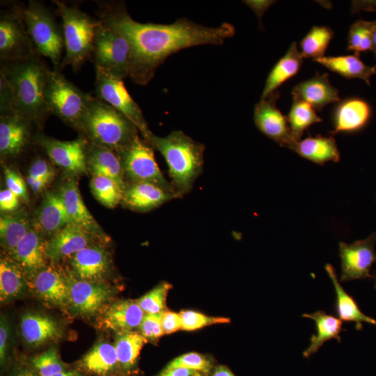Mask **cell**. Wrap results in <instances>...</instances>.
I'll return each mask as SVG.
<instances>
[{"instance_id": "5", "label": "cell", "mask_w": 376, "mask_h": 376, "mask_svg": "<svg viewBox=\"0 0 376 376\" xmlns=\"http://www.w3.org/2000/svg\"><path fill=\"white\" fill-rule=\"evenodd\" d=\"M62 21L65 56L60 70L67 65L77 71L91 58L98 21L93 20L77 6L54 1Z\"/></svg>"}, {"instance_id": "33", "label": "cell", "mask_w": 376, "mask_h": 376, "mask_svg": "<svg viewBox=\"0 0 376 376\" xmlns=\"http://www.w3.org/2000/svg\"><path fill=\"white\" fill-rule=\"evenodd\" d=\"M303 318L312 319L315 322L316 333L310 338L308 347L303 352V357L308 358L316 353L324 343L331 339L341 341L340 334L343 329V322L324 311H318L312 313H304Z\"/></svg>"}, {"instance_id": "9", "label": "cell", "mask_w": 376, "mask_h": 376, "mask_svg": "<svg viewBox=\"0 0 376 376\" xmlns=\"http://www.w3.org/2000/svg\"><path fill=\"white\" fill-rule=\"evenodd\" d=\"M153 147L136 136L132 143L118 152L125 178L131 182L156 185L177 198L171 182L162 173L155 159Z\"/></svg>"}, {"instance_id": "52", "label": "cell", "mask_w": 376, "mask_h": 376, "mask_svg": "<svg viewBox=\"0 0 376 376\" xmlns=\"http://www.w3.org/2000/svg\"><path fill=\"white\" fill-rule=\"evenodd\" d=\"M245 3L249 6L256 14L259 19L267 8L274 2L273 1H245Z\"/></svg>"}, {"instance_id": "10", "label": "cell", "mask_w": 376, "mask_h": 376, "mask_svg": "<svg viewBox=\"0 0 376 376\" xmlns=\"http://www.w3.org/2000/svg\"><path fill=\"white\" fill-rule=\"evenodd\" d=\"M95 87L97 97L124 115L141 133L143 139L151 145L152 133L140 107L126 89L123 79L95 68Z\"/></svg>"}, {"instance_id": "25", "label": "cell", "mask_w": 376, "mask_h": 376, "mask_svg": "<svg viewBox=\"0 0 376 376\" xmlns=\"http://www.w3.org/2000/svg\"><path fill=\"white\" fill-rule=\"evenodd\" d=\"M293 98L309 104L315 111H320L331 103L338 102V90L329 80L327 73L316 75L311 79L303 81L292 90Z\"/></svg>"}, {"instance_id": "20", "label": "cell", "mask_w": 376, "mask_h": 376, "mask_svg": "<svg viewBox=\"0 0 376 376\" xmlns=\"http://www.w3.org/2000/svg\"><path fill=\"white\" fill-rule=\"evenodd\" d=\"M38 224H33L22 240L10 255L22 267L27 281L46 267L47 241Z\"/></svg>"}, {"instance_id": "45", "label": "cell", "mask_w": 376, "mask_h": 376, "mask_svg": "<svg viewBox=\"0 0 376 376\" xmlns=\"http://www.w3.org/2000/svg\"><path fill=\"white\" fill-rule=\"evenodd\" d=\"M179 313L182 319V329L185 331H194L212 324L230 322L228 318L208 316L194 311H182Z\"/></svg>"}, {"instance_id": "43", "label": "cell", "mask_w": 376, "mask_h": 376, "mask_svg": "<svg viewBox=\"0 0 376 376\" xmlns=\"http://www.w3.org/2000/svg\"><path fill=\"white\" fill-rule=\"evenodd\" d=\"M171 285L167 282L157 284L136 299L145 314H161L166 311V301Z\"/></svg>"}, {"instance_id": "49", "label": "cell", "mask_w": 376, "mask_h": 376, "mask_svg": "<svg viewBox=\"0 0 376 376\" xmlns=\"http://www.w3.org/2000/svg\"><path fill=\"white\" fill-rule=\"evenodd\" d=\"M54 176V171L52 166L44 159L37 158L31 164L28 177L34 179H49Z\"/></svg>"}, {"instance_id": "22", "label": "cell", "mask_w": 376, "mask_h": 376, "mask_svg": "<svg viewBox=\"0 0 376 376\" xmlns=\"http://www.w3.org/2000/svg\"><path fill=\"white\" fill-rule=\"evenodd\" d=\"M32 120L15 113L0 116V153L4 158L15 157L29 143Z\"/></svg>"}, {"instance_id": "14", "label": "cell", "mask_w": 376, "mask_h": 376, "mask_svg": "<svg viewBox=\"0 0 376 376\" xmlns=\"http://www.w3.org/2000/svg\"><path fill=\"white\" fill-rule=\"evenodd\" d=\"M37 143L54 164L68 173L81 174L87 170L88 141L84 136L72 141H61L40 134Z\"/></svg>"}, {"instance_id": "57", "label": "cell", "mask_w": 376, "mask_h": 376, "mask_svg": "<svg viewBox=\"0 0 376 376\" xmlns=\"http://www.w3.org/2000/svg\"><path fill=\"white\" fill-rule=\"evenodd\" d=\"M201 376L205 375L202 374ZM211 376H235V375L228 367L219 365L216 367Z\"/></svg>"}, {"instance_id": "47", "label": "cell", "mask_w": 376, "mask_h": 376, "mask_svg": "<svg viewBox=\"0 0 376 376\" xmlns=\"http://www.w3.org/2000/svg\"><path fill=\"white\" fill-rule=\"evenodd\" d=\"M161 314H145L139 327V332L148 340H155L164 334Z\"/></svg>"}, {"instance_id": "23", "label": "cell", "mask_w": 376, "mask_h": 376, "mask_svg": "<svg viewBox=\"0 0 376 376\" xmlns=\"http://www.w3.org/2000/svg\"><path fill=\"white\" fill-rule=\"evenodd\" d=\"M100 315V324L115 333L136 331L145 315L136 300L119 299L111 302Z\"/></svg>"}, {"instance_id": "41", "label": "cell", "mask_w": 376, "mask_h": 376, "mask_svg": "<svg viewBox=\"0 0 376 376\" xmlns=\"http://www.w3.org/2000/svg\"><path fill=\"white\" fill-rule=\"evenodd\" d=\"M28 364L39 376H53L70 368L68 364L61 360L55 346H51L45 351L31 357Z\"/></svg>"}, {"instance_id": "35", "label": "cell", "mask_w": 376, "mask_h": 376, "mask_svg": "<svg viewBox=\"0 0 376 376\" xmlns=\"http://www.w3.org/2000/svg\"><path fill=\"white\" fill-rule=\"evenodd\" d=\"M148 342L137 331L116 333L113 345L123 375L127 376L134 372L140 352Z\"/></svg>"}, {"instance_id": "46", "label": "cell", "mask_w": 376, "mask_h": 376, "mask_svg": "<svg viewBox=\"0 0 376 376\" xmlns=\"http://www.w3.org/2000/svg\"><path fill=\"white\" fill-rule=\"evenodd\" d=\"M12 327L9 320L4 314L0 318V364L5 368L11 359Z\"/></svg>"}, {"instance_id": "27", "label": "cell", "mask_w": 376, "mask_h": 376, "mask_svg": "<svg viewBox=\"0 0 376 376\" xmlns=\"http://www.w3.org/2000/svg\"><path fill=\"white\" fill-rule=\"evenodd\" d=\"M87 166L93 175L108 177L123 189L127 183L121 159L118 152L109 148L88 142L87 148Z\"/></svg>"}, {"instance_id": "1", "label": "cell", "mask_w": 376, "mask_h": 376, "mask_svg": "<svg viewBox=\"0 0 376 376\" xmlns=\"http://www.w3.org/2000/svg\"><path fill=\"white\" fill-rule=\"evenodd\" d=\"M99 19L123 34L132 48L129 76L140 85L152 78L157 68L166 58L181 49L201 45H220L235 33L231 24L216 27L197 24L180 18L170 24L140 23L120 3H103Z\"/></svg>"}, {"instance_id": "59", "label": "cell", "mask_w": 376, "mask_h": 376, "mask_svg": "<svg viewBox=\"0 0 376 376\" xmlns=\"http://www.w3.org/2000/svg\"><path fill=\"white\" fill-rule=\"evenodd\" d=\"M371 25V33L373 40V52L375 54L376 58V20L370 21Z\"/></svg>"}, {"instance_id": "58", "label": "cell", "mask_w": 376, "mask_h": 376, "mask_svg": "<svg viewBox=\"0 0 376 376\" xmlns=\"http://www.w3.org/2000/svg\"><path fill=\"white\" fill-rule=\"evenodd\" d=\"M53 376H86V375L78 368H70Z\"/></svg>"}, {"instance_id": "3", "label": "cell", "mask_w": 376, "mask_h": 376, "mask_svg": "<svg viewBox=\"0 0 376 376\" xmlns=\"http://www.w3.org/2000/svg\"><path fill=\"white\" fill-rule=\"evenodd\" d=\"M151 145L164 157L177 198H182L190 191L203 171L204 145L180 130L164 137L152 134Z\"/></svg>"}, {"instance_id": "13", "label": "cell", "mask_w": 376, "mask_h": 376, "mask_svg": "<svg viewBox=\"0 0 376 376\" xmlns=\"http://www.w3.org/2000/svg\"><path fill=\"white\" fill-rule=\"evenodd\" d=\"M376 233L352 244L338 243L341 274L340 282L372 278L370 269L376 261Z\"/></svg>"}, {"instance_id": "31", "label": "cell", "mask_w": 376, "mask_h": 376, "mask_svg": "<svg viewBox=\"0 0 376 376\" xmlns=\"http://www.w3.org/2000/svg\"><path fill=\"white\" fill-rule=\"evenodd\" d=\"M304 56L299 51L296 42H292L283 56L274 65L269 72L262 93L263 100L276 92L286 81L295 76L299 71Z\"/></svg>"}, {"instance_id": "56", "label": "cell", "mask_w": 376, "mask_h": 376, "mask_svg": "<svg viewBox=\"0 0 376 376\" xmlns=\"http://www.w3.org/2000/svg\"><path fill=\"white\" fill-rule=\"evenodd\" d=\"M50 181L49 179H34L27 177V183L34 193L42 191Z\"/></svg>"}, {"instance_id": "19", "label": "cell", "mask_w": 376, "mask_h": 376, "mask_svg": "<svg viewBox=\"0 0 376 376\" xmlns=\"http://www.w3.org/2000/svg\"><path fill=\"white\" fill-rule=\"evenodd\" d=\"M19 328L24 344L38 348L55 342L63 336L61 323L54 317L41 312L28 311L22 315Z\"/></svg>"}, {"instance_id": "17", "label": "cell", "mask_w": 376, "mask_h": 376, "mask_svg": "<svg viewBox=\"0 0 376 376\" xmlns=\"http://www.w3.org/2000/svg\"><path fill=\"white\" fill-rule=\"evenodd\" d=\"M70 272L74 278L86 281H106L111 273L110 253L102 245L89 246L70 258Z\"/></svg>"}, {"instance_id": "7", "label": "cell", "mask_w": 376, "mask_h": 376, "mask_svg": "<svg viewBox=\"0 0 376 376\" xmlns=\"http://www.w3.org/2000/svg\"><path fill=\"white\" fill-rule=\"evenodd\" d=\"M91 97L67 79L61 70H51L45 88V100L50 114L77 130Z\"/></svg>"}, {"instance_id": "30", "label": "cell", "mask_w": 376, "mask_h": 376, "mask_svg": "<svg viewBox=\"0 0 376 376\" xmlns=\"http://www.w3.org/2000/svg\"><path fill=\"white\" fill-rule=\"evenodd\" d=\"M29 290L20 265L8 253L0 259V300L8 303L21 298Z\"/></svg>"}, {"instance_id": "38", "label": "cell", "mask_w": 376, "mask_h": 376, "mask_svg": "<svg viewBox=\"0 0 376 376\" xmlns=\"http://www.w3.org/2000/svg\"><path fill=\"white\" fill-rule=\"evenodd\" d=\"M293 138L299 141L306 130L311 125L323 120L307 102L293 98L290 109L286 116Z\"/></svg>"}, {"instance_id": "48", "label": "cell", "mask_w": 376, "mask_h": 376, "mask_svg": "<svg viewBox=\"0 0 376 376\" xmlns=\"http://www.w3.org/2000/svg\"><path fill=\"white\" fill-rule=\"evenodd\" d=\"M4 176L7 189L15 194L19 198L27 201L28 192L22 178L9 167L4 168Z\"/></svg>"}, {"instance_id": "62", "label": "cell", "mask_w": 376, "mask_h": 376, "mask_svg": "<svg viewBox=\"0 0 376 376\" xmlns=\"http://www.w3.org/2000/svg\"><path fill=\"white\" fill-rule=\"evenodd\" d=\"M119 376H125V375H119Z\"/></svg>"}, {"instance_id": "36", "label": "cell", "mask_w": 376, "mask_h": 376, "mask_svg": "<svg viewBox=\"0 0 376 376\" xmlns=\"http://www.w3.org/2000/svg\"><path fill=\"white\" fill-rule=\"evenodd\" d=\"M70 223L63 201L59 194H45L38 213V224L48 235H54Z\"/></svg>"}, {"instance_id": "50", "label": "cell", "mask_w": 376, "mask_h": 376, "mask_svg": "<svg viewBox=\"0 0 376 376\" xmlns=\"http://www.w3.org/2000/svg\"><path fill=\"white\" fill-rule=\"evenodd\" d=\"M161 318L164 334H170L182 329V319L180 313L166 310L162 313Z\"/></svg>"}, {"instance_id": "11", "label": "cell", "mask_w": 376, "mask_h": 376, "mask_svg": "<svg viewBox=\"0 0 376 376\" xmlns=\"http://www.w3.org/2000/svg\"><path fill=\"white\" fill-rule=\"evenodd\" d=\"M69 301L67 311L76 317L91 318L100 315L117 292V288L106 281H86L68 274Z\"/></svg>"}, {"instance_id": "37", "label": "cell", "mask_w": 376, "mask_h": 376, "mask_svg": "<svg viewBox=\"0 0 376 376\" xmlns=\"http://www.w3.org/2000/svg\"><path fill=\"white\" fill-rule=\"evenodd\" d=\"M31 226L26 214L24 212L1 216V245L8 255L13 253Z\"/></svg>"}, {"instance_id": "53", "label": "cell", "mask_w": 376, "mask_h": 376, "mask_svg": "<svg viewBox=\"0 0 376 376\" xmlns=\"http://www.w3.org/2000/svg\"><path fill=\"white\" fill-rule=\"evenodd\" d=\"M198 373L185 368H164L157 376H196Z\"/></svg>"}, {"instance_id": "29", "label": "cell", "mask_w": 376, "mask_h": 376, "mask_svg": "<svg viewBox=\"0 0 376 376\" xmlns=\"http://www.w3.org/2000/svg\"><path fill=\"white\" fill-rule=\"evenodd\" d=\"M324 268L335 288L334 311L338 318L342 322L355 323L357 330L362 329L364 322L376 324V320L363 313L355 299L343 289L334 267L327 263Z\"/></svg>"}, {"instance_id": "16", "label": "cell", "mask_w": 376, "mask_h": 376, "mask_svg": "<svg viewBox=\"0 0 376 376\" xmlns=\"http://www.w3.org/2000/svg\"><path fill=\"white\" fill-rule=\"evenodd\" d=\"M28 283L29 290L47 306L67 310L69 301L67 275L55 265L45 267Z\"/></svg>"}, {"instance_id": "2", "label": "cell", "mask_w": 376, "mask_h": 376, "mask_svg": "<svg viewBox=\"0 0 376 376\" xmlns=\"http://www.w3.org/2000/svg\"><path fill=\"white\" fill-rule=\"evenodd\" d=\"M51 70L41 56L15 61H1L0 75L8 84L13 112L40 127L50 115L45 100V88Z\"/></svg>"}, {"instance_id": "61", "label": "cell", "mask_w": 376, "mask_h": 376, "mask_svg": "<svg viewBox=\"0 0 376 376\" xmlns=\"http://www.w3.org/2000/svg\"><path fill=\"white\" fill-rule=\"evenodd\" d=\"M375 288H376V277H375Z\"/></svg>"}, {"instance_id": "6", "label": "cell", "mask_w": 376, "mask_h": 376, "mask_svg": "<svg viewBox=\"0 0 376 376\" xmlns=\"http://www.w3.org/2000/svg\"><path fill=\"white\" fill-rule=\"evenodd\" d=\"M23 17L35 52L48 58L60 70L64 47L62 26L52 11L40 1L31 0L23 6Z\"/></svg>"}, {"instance_id": "40", "label": "cell", "mask_w": 376, "mask_h": 376, "mask_svg": "<svg viewBox=\"0 0 376 376\" xmlns=\"http://www.w3.org/2000/svg\"><path fill=\"white\" fill-rule=\"evenodd\" d=\"M91 188L95 198L107 207L113 208L122 202L123 189L108 177L93 175Z\"/></svg>"}, {"instance_id": "26", "label": "cell", "mask_w": 376, "mask_h": 376, "mask_svg": "<svg viewBox=\"0 0 376 376\" xmlns=\"http://www.w3.org/2000/svg\"><path fill=\"white\" fill-rule=\"evenodd\" d=\"M175 196L162 187L148 182L127 183L123 191L122 203L126 207L146 212L155 209Z\"/></svg>"}, {"instance_id": "24", "label": "cell", "mask_w": 376, "mask_h": 376, "mask_svg": "<svg viewBox=\"0 0 376 376\" xmlns=\"http://www.w3.org/2000/svg\"><path fill=\"white\" fill-rule=\"evenodd\" d=\"M77 366L85 375L92 376L123 375L114 345L104 340L95 343L77 362Z\"/></svg>"}, {"instance_id": "18", "label": "cell", "mask_w": 376, "mask_h": 376, "mask_svg": "<svg viewBox=\"0 0 376 376\" xmlns=\"http://www.w3.org/2000/svg\"><path fill=\"white\" fill-rule=\"evenodd\" d=\"M97 238L104 239L70 222L47 241V260L52 265H56L61 260L70 258L79 251L97 244Z\"/></svg>"}, {"instance_id": "21", "label": "cell", "mask_w": 376, "mask_h": 376, "mask_svg": "<svg viewBox=\"0 0 376 376\" xmlns=\"http://www.w3.org/2000/svg\"><path fill=\"white\" fill-rule=\"evenodd\" d=\"M370 105L365 100L351 97L340 100L332 113L331 136L339 133L353 134L363 130L372 118Z\"/></svg>"}, {"instance_id": "51", "label": "cell", "mask_w": 376, "mask_h": 376, "mask_svg": "<svg viewBox=\"0 0 376 376\" xmlns=\"http://www.w3.org/2000/svg\"><path fill=\"white\" fill-rule=\"evenodd\" d=\"M19 197L8 189L0 191V209L3 212L15 210L19 205Z\"/></svg>"}, {"instance_id": "8", "label": "cell", "mask_w": 376, "mask_h": 376, "mask_svg": "<svg viewBox=\"0 0 376 376\" xmlns=\"http://www.w3.org/2000/svg\"><path fill=\"white\" fill-rule=\"evenodd\" d=\"M93 58L95 66L123 80L129 76L132 48L127 39L115 29L97 19Z\"/></svg>"}, {"instance_id": "4", "label": "cell", "mask_w": 376, "mask_h": 376, "mask_svg": "<svg viewBox=\"0 0 376 376\" xmlns=\"http://www.w3.org/2000/svg\"><path fill=\"white\" fill-rule=\"evenodd\" d=\"M77 130L89 143L118 153L130 145L139 132L120 112L93 95Z\"/></svg>"}, {"instance_id": "34", "label": "cell", "mask_w": 376, "mask_h": 376, "mask_svg": "<svg viewBox=\"0 0 376 376\" xmlns=\"http://www.w3.org/2000/svg\"><path fill=\"white\" fill-rule=\"evenodd\" d=\"M328 70L347 78H359L370 85V79L376 74V65H367L359 57V54L322 56L313 60Z\"/></svg>"}, {"instance_id": "28", "label": "cell", "mask_w": 376, "mask_h": 376, "mask_svg": "<svg viewBox=\"0 0 376 376\" xmlns=\"http://www.w3.org/2000/svg\"><path fill=\"white\" fill-rule=\"evenodd\" d=\"M59 195L71 223L104 237L101 228L86 207L75 180H68L61 187Z\"/></svg>"}, {"instance_id": "54", "label": "cell", "mask_w": 376, "mask_h": 376, "mask_svg": "<svg viewBox=\"0 0 376 376\" xmlns=\"http://www.w3.org/2000/svg\"><path fill=\"white\" fill-rule=\"evenodd\" d=\"M351 9L352 13L361 10L376 11V1H352Z\"/></svg>"}, {"instance_id": "15", "label": "cell", "mask_w": 376, "mask_h": 376, "mask_svg": "<svg viewBox=\"0 0 376 376\" xmlns=\"http://www.w3.org/2000/svg\"><path fill=\"white\" fill-rule=\"evenodd\" d=\"M279 94L276 91L260 100L254 108L253 120L256 127L280 146L292 149L297 141L293 138L286 116L276 107Z\"/></svg>"}, {"instance_id": "32", "label": "cell", "mask_w": 376, "mask_h": 376, "mask_svg": "<svg viewBox=\"0 0 376 376\" xmlns=\"http://www.w3.org/2000/svg\"><path fill=\"white\" fill-rule=\"evenodd\" d=\"M300 157L320 165L340 161V152L335 139L330 136H308L297 141L291 149Z\"/></svg>"}, {"instance_id": "55", "label": "cell", "mask_w": 376, "mask_h": 376, "mask_svg": "<svg viewBox=\"0 0 376 376\" xmlns=\"http://www.w3.org/2000/svg\"><path fill=\"white\" fill-rule=\"evenodd\" d=\"M7 376H39L29 365L17 366L13 368Z\"/></svg>"}, {"instance_id": "44", "label": "cell", "mask_w": 376, "mask_h": 376, "mask_svg": "<svg viewBox=\"0 0 376 376\" xmlns=\"http://www.w3.org/2000/svg\"><path fill=\"white\" fill-rule=\"evenodd\" d=\"M185 368L208 375L213 368V363L210 358L200 353L189 352L173 359L165 368Z\"/></svg>"}, {"instance_id": "42", "label": "cell", "mask_w": 376, "mask_h": 376, "mask_svg": "<svg viewBox=\"0 0 376 376\" xmlns=\"http://www.w3.org/2000/svg\"><path fill=\"white\" fill-rule=\"evenodd\" d=\"M347 50L355 54L373 50L370 21L359 19L350 27Z\"/></svg>"}, {"instance_id": "60", "label": "cell", "mask_w": 376, "mask_h": 376, "mask_svg": "<svg viewBox=\"0 0 376 376\" xmlns=\"http://www.w3.org/2000/svg\"><path fill=\"white\" fill-rule=\"evenodd\" d=\"M201 375H202V373H198L196 376H201Z\"/></svg>"}, {"instance_id": "39", "label": "cell", "mask_w": 376, "mask_h": 376, "mask_svg": "<svg viewBox=\"0 0 376 376\" xmlns=\"http://www.w3.org/2000/svg\"><path fill=\"white\" fill-rule=\"evenodd\" d=\"M334 36L333 30L329 26H313L299 43L301 55L313 60L324 56Z\"/></svg>"}, {"instance_id": "12", "label": "cell", "mask_w": 376, "mask_h": 376, "mask_svg": "<svg viewBox=\"0 0 376 376\" xmlns=\"http://www.w3.org/2000/svg\"><path fill=\"white\" fill-rule=\"evenodd\" d=\"M23 6L13 5L1 10V61H15L36 54L23 17Z\"/></svg>"}]
</instances>
